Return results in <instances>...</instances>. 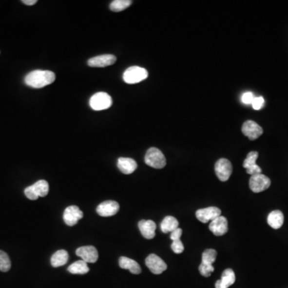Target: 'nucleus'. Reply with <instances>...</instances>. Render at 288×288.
<instances>
[{"mask_svg": "<svg viewBox=\"0 0 288 288\" xmlns=\"http://www.w3.org/2000/svg\"><path fill=\"white\" fill-rule=\"evenodd\" d=\"M56 80V75L50 71L36 70L30 72L25 77L24 82L27 86L33 88H42L50 85Z\"/></svg>", "mask_w": 288, "mask_h": 288, "instance_id": "obj_1", "label": "nucleus"}, {"mask_svg": "<svg viewBox=\"0 0 288 288\" xmlns=\"http://www.w3.org/2000/svg\"><path fill=\"white\" fill-rule=\"evenodd\" d=\"M148 77V72L143 67H131L123 73V80L128 84L140 83Z\"/></svg>", "mask_w": 288, "mask_h": 288, "instance_id": "obj_2", "label": "nucleus"}, {"mask_svg": "<svg viewBox=\"0 0 288 288\" xmlns=\"http://www.w3.org/2000/svg\"><path fill=\"white\" fill-rule=\"evenodd\" d=\"M145 163L152 168L161 169L166 166L167 161L163 152L155 148H151L146 153Z\"/></svg>", "mask_w": 288, "mask_h": 288, "instance_id": "obj_3", "label": "nucleus"}, {"mask_svg": "<svg viewBox=\"0 0 288 288\" xmlns=\"http://www.w3.org/2000/svg\"><path fill=\"white\" fill-rule=\"evenodd\" d=\"M89 103L95 111L108 109L112 104V97L106 92H98L92 96Z\"/></svg>", "mask_w": 288, "mask_h": 288, "instance_id": "obj_4", "label": "nucleus"}, {"mask_svg": "<svg viewBox=\"0 0 288 288\" xmlns=\"http://www.w3.org/2000/svg\"><path fill=\"white\" fill-rule=\"evenodd\" d=\"M214 171L220 181H228L232 173V165L228 159H220L215 163Z\"/></svg>", "mask_w": 288, "mask_h": 288, "instance_id": "obj_5", "label": "nucleus"}, {"mask_svg": "<svg viewBox=\"0 0 288 288\" xmlns=\"http://www.w3.org/2000/svg\"><path fill=\"white\" fill-rule=\"evenodd\" d=\"M270 186V179L262 173L251 175L250 180H249V187H250V190L255 193L264 192L268 189Z\"/></svg>", "mask_w": 288, "mask_h": 288, "instance_id": "obj_6", "label": "nucleus"}, {"mask_svg": "<svg viewBox=\"0 0 288 288\" xmlns=\"http://www.w3.org/2000/svg\"><path fill=\"white\" fill-rule=\"evenodd\" d=\"M145 263L149 270L154 275H160L168 268V265L166 264L165 262L155 254L148 255V258L146 259Z\"/></svg>", "mask_w": 288, "mask_h": 288, "instance_id": "obj_7", "label": "nucleus"}, {"mask_svg": "<svg viewBox=\"0 0 288 288\" xmlns=\"http://www.w3.org/2000/svg\"><path fill=\"white\" fill-rule=\"evenodd\" d=\"M83 213L77 206H70L66 208L63 213V220L65 224L70 227H73L83 219Z\"/></svg>", "mask_w": 288, "mask_h": 288, "instance_id": "obj_8", "label": "nucleus"}, {"mask_svg": "<svg viewBox=\"0 0 288 288\" xmlns=\"http://www.w3.org/2000/svg\"><path fill=\"white\" fill-rule=\"evenodd\" d=\"M196 218L199 221L203 224H207L208 222H211L214 219L221 215V211L215 207L203 208L197 211L195 213Z\"/></svg>", "mask_w": 288, "mask_h": 288, "instance_id": "obj_9", "label": "nucleus"}, {"mask_svg": "<svg viewBox=\"0 0 288 288\" xmlns=\"http://www.w3.org/2000/svg\"><path fill=\"white\" fill-rule=\"evenodd\" d=\"M242 132L250 140H255L261 136L264 133V130L254 121L248 120L246 121L242 127Z\"/></svg>", "mask_w": 288, "mask_h": 288, "instance_id": "obj_10", "label": "nucleus"}, {"mask_svg": "<svg viewBox=\"0 0 288 288\" xmlns=\"http://www.w3.org/2000/svg\"><path fill=\"white\" fill-rule=\"evenodd\" d=\"M76 255L82 258L87 264H94L98 258V250L93 246L81 247L76 250Z\"/></svg>", "mask_w": 288, "mask_h": 288, "instance_id": "obj_11", "label": "nucleus"}, {"mask_svg": "<svg viewBox=\"0 0 288 288\" xmlns=\"http://www.w3.org/2000/svg\"><path fill=\"white\" fill-rule=\"evenodd\" d=\"M259 156V153L257 152H251L248 153V156L244 161L243 166L247 170V173L250 175H255L257 174H261L262 169L260 167L257 165L256 160Z\"/></svg>", "mask_w": 288, "mask_h": 288, "instance_id": "obj_12", "label": "nucleus"}, {"mask_svg": "<svg viewBox=\"0 0 288 288\" xmlns=\"http://www.w3.org/2000/svg\"><path fill=\"white\" fill-rule=\"evenodd\" d=\"M118 210H119V204L117 202L108 200V201L101 203L97 207L96 211L100 216L110 217L117 214Z\"/></svg>", "mask_w": 288, "mask_h": 288, "instance_id": "obj_13", "label": "nucleus"}, {"mask_svg": "<svg viewBox=\"0 0 288 288\" xmlns=\"http://www.w3.org/2000/svg\"><path fill=\"white\" fill-rule=\"evenodd\" d=\"M209 229L216 236L225 235L228 230V219H226L225 217L220 215L211 222Z\"/></svg>", "mask_w": 288, "mask_h": 288, "instance_id": "obj_14", "label": "nucleus"}, {"mask_svg": "<svg viewBox=\"0 0 288 288\" xmlns=\"http://www.w3.org/2000/svg\"><path fill=\"white\" fill-rule=\"evenodd\" d=\"M116 60V57L113 55H103L90 58L87 64L92 67H105L115 64Z\"/></svg>", "mask_w": 288, "mask_h": 288, "instance_id": "obj_15", "label": "nucleus"}, {"mask_svg": "<svg viewBox=\"0 0 288 288\" xmlns=\"http://www.w3.org/2000/svg\"><path fill=\"white\" fill-rule=\"evenodd\" d=\"M141 234L147 239H154L155 236L156 224L152 220H141L139 223Z\"/></svg>", "mask_w": 288, "mask_h": 288, "instance_id": "obj_16", "label": "nucleus"}, {"mask_svg": "<svg viewBox=\"0 0 288 288\" xmlns=\"http://www.w3.org/2000/svg\"><path fill=\"white\" fill-rule=\"evenodd\" d=\"M235 275L232 269H226L222 274L221 279L215 283V288H228L235 284Z\"/></svg>", "mask_w": 288, "mask_h": 288, "instance_id": "obj_17", "label": "nucleus"}, {"mask_svg": "<svg viewBox=\"0 0 288 288\" xmlns=\"http://www.w3.org/2000/svg\"><path fill=\"white\" fill-rule=\"evenodd\" d=\"M117 166L122 173L125 174H130L136 170L137 163L133 159L131 158H123L121 157L118 159Z\"/></svg>", "mask_w": 288, "mask_h": 288, "instance_id": "obj_18", "label": "nucleus"}, {"mask_svg": "<svg viewBox=\"0 0 288 288\" xmlns=\"http://www.w3.org/2000/svg\"><path fill=\"white\" fill-rule=\"evenodd\" d=\"M118 264H119V267L122 269L129 270L131 273L134 274V275H139L142 271L139 264L136 261L129 259L128 257H121V258H119Z\"/></svg>", "mask_w": 288, "mask_h": 288, "instance_id": "obj_19", "label": "nucleus"}, {"mask_svg": "<svg viewBox=\"0 0 288 288\" xmlns=\"http://www.w3.org/2000/svg\"><path fill=\"white\" fill-rule=\"evenodd\" d=\"M284 222V214L280 211H273L268 217V223L273 229L281 228Z\"/></svg>", "mask_w": 288, "mask_h": 288, "instance_id": "obj_20", "label": "nucleus"}, {"mask_svg": "<svg viewBox=\"0 0 288 288\" xmlns=\"http://www.w3.org/2000/svg\"><path fill=\"white\" fill-rule=\"evenodd\" d=\"M68 258H69V255H68L67 250H57L52 255V259H51V264L54 268L63 266L68 261Z\"/></svg>", "mask_w": 288, "mask_h": 288, "instance_id": "obj_21", "label": "nucleus"}, {"mask_svg": "<svg viewBox=\"0 0 288 288\" xmlns=\"http://www.w3.org/2000/svg\"><path fill=\"white\" fill-rule=\"evenodd\" d=\"M178 228H179V222L173 216L165 217L160 224L161 230L165 234L168 232L172 233L173 230Z\"/></svg>", "mask_w": 288, "mask_h": 288, "instance_id": "obj_22", "label": "nucleus"}, {"mask_svg": "<svg viewBox=\"0 0 288 288\" xmlns=\"http://www.w3.org/2000/svg\"><path fill=\"white\" fill-rule=\"evenodd\" d=\"M67 270L74 275H85L87 272H89L90 269L86 262L78 260L70 265L67 268Z\"/></svg>", "mask_w": 288, "mask_h": 288, "instance_id": "obj_23", "label": "nucleus"}, {"mask_svg": "<svg viewBox=\"0 0 288 288\" xmlns=\"http://www.w3.org/2000/svg\"><path fill=\"white\" fill-rule=\"evenodd\" d=\"M32 186L38 197L47 196L48 192H49V184L43 179L38 180Z\"/></svg>", "mask_w": 288, "mask_h": 288, "instance_id": "obj_24", "label": "nucleus"}, {"mask_svg": "<svg viewBox=\"0 0 288 288\" xmlns=\"http://www.w3.org/2000/svg\"><path fill=\"white\" fill-rule=\"evenodd\" d=\"M132 3V1L131 0H115L110 4V9L115 12H119L127 9Z\"/></svg>", "mask_w": 288, "mask_h": 288, "instance_id": "obj_25", "label": "nucleus"}, {"mask_svg": "<svg viewBox=\"0 0 288 288\" xmlns=\"http://www.w3.org/2000/svg\"><path fill=\"white\" fill-rule=\"evenodd\" d=\"M217 257V251L214 249H207L202 255V263L212 265Z\"/></svg>", "mask_w": 288, "mask_h": 288, "instance_id": "obj_26", "label": "nucleus"}, {"mask_svg": "<svg viewBox=\"0 0 288 288\" xmlns=\"http://www.w3.org/2000/svg\"><path fill=\"white\" fill-rule=\"evenodd\" d=\"M11 263L9 256L7 253L0 250V270L2 272H7L11 269Z\"/></svg>", "mask_w": 288, "mask_h": 288, "instance_id": "obj_27", "label": "nucleus"}, {"mask_svg": "<svg viewBox=\"0 0 288 288\" xmlns=\"http://www.w3.org/2000/svg\"><path fill=\"white\" fill-rule=\"evenodd\" d=\"M199 270L200 271V274L203 276H204V277H209L211 275V273L214 271V268L213 265H209V264L201 263V264L199 265Z\"/></svg>", "mask_w": 288, "mask_h": 288, "instance_id": "obj_28", "label": "nucleus"}, {"mask_svg": "<svg viewBox=\"0 0 288 288\" xmlns=\"http://www.w3.org/2000/svg\"><path fill=\"white\" fill-rule=\"evenodd\" d=\"M172 249L175 254H181L184 250V246L181 240H174L172 244Z\"/></svg>", "mask_w": 288, "mask_h": 288, "instance_id": "obj_29", "label": "nucleus"}, {"mask_svg": "<svg viewBox=\"0 0 288 288\" xmlns=\"http://www.w3.org/2000/svg\"><path fill=\"white\" fill-rule=\"evenodd\" d=\"M253 108L257 111L261 109L262 107H264V98L261 96L259 97H255L254 100H253L252 103H251Z\"/></svg>", "mask_w": 288, "mask_h": 288, "instance_id": "obj_30", "label": "nucleus"}, {"mask_svg": "<svg viewBox=\"0 0 288 288\" xmlns=\"http://www.w3.org/2000/svg\"><path fill=\"white\" fill-rule=\"evenodd\" d=\"M254 98H255V96L253 95L252 92H246V93H244V94L242 96V102H243L244 104L249 105V104H251V103H252Z\"/></svg>", "mask_w": 288, "mask_h": 288, "instance_id": "obj_31", "label": "nucleus"}, {"mask_svg": "<svg viewBox=\"0 0 288 288\" xmlns=\"http://www.w3.org/2000/svg\"><path fill=\"white\" fill-rule=\"evenodd\" d=\"M24 194L27 196V199H31V200H36L38 199V197L36 194V192L34 191L32 186L27 187L24 190Z\"/></svg>", "mask_w": 288, "mask_h": 288, "instance_id": "obj_32", "label": "nucleus"}, {"mask_svg": "<svg viewBox=\"0 0 288 288\" xmlns=\"http://www.w3.org/2000/svg\"><path fill=\"white\" fill-rule=\"evenodd\" d=\"M182 234H183V230H182L181 228H178L171 233V239H172V241L179 240V239H180V237L182 236Z\"/></svg>", "mask_w": 288, "mask_h": 288, "instance_id": "obj_33", "label": "nucleus"}, {"mask_svg": "<svg viewBox=\"0 0 288 288\" xmlns=\"http://www.w3.org/2000/svg\"><path fill=\"white\" fill-rule=\"evenodd\" d=\"M22 2L27 6H32V5L36 4L37 0H22Z\"/></svg>", "mask_w": 288, "mask_h": 288, "instance_id": "obj_34", "label": "nucleus"}]
</instances>
